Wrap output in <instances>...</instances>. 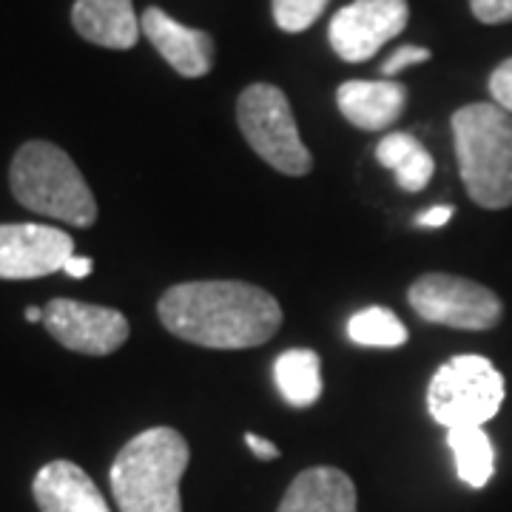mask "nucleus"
I'll use <instances>...</instances> for the list:
<instances>
[{
    "mask_svg": "<svg viewBox=\"0 0 512 512\" xmlns=\"http://www.w3.org/2000/svg\"><path fill=\"white\" fill-rule=\"evenodd\" d=\"M168 333L211 350H248L265 345L282 325L274 296L237 279L183 282L157 302Z\"/></svg>",
    "mask_w": 512,
    "mask_h": 512,
    "instance_id": "nucleus-1",
    "label": "nucleus"
},
{
    "mask_svg": "<svg viewBox=\"0 0 512 512\" xmlns=\"http://www.w3.org/2000/svg\"><path fill=\"white\" fill-rule=\"evenodd\" d=\"M191 461L188 441L174 427L134 436L111 464V493L120 512H183L180 481Z\"/></svg>",
    "mask_w": 512,
    "mask_h": 512,
    "instance_id": "nucleus-2",
    "label": "nucleus"
},
{
    "mask_svg": "<svg viewBox=\"0 0 512 512\" xmlns=\"http://www.w3.org/2000/svg\"><path fill=\"white\" fill-rule=\"evenodd\" d=\"M458 171L470 200L501 211L512 205V114L495 103H470L453 114Z\"/></svg>",
    "mask_w": 512,
    "mask_h": 512,
    "instance_id": "nucleus-3",
    "label": "nucleus"
},
{
    "mask_svg": "<svg viewBox=\"0 0 512 512\" xmlns=\"http://www.w3.org/2000/svg\"><path fill=\"white\" fill-rule=\"evenodd\" d=\"M9 185L15 200L52 220L69 222L74 228H92L97 222V200L83 180L74 160L46 140H32L18 148Z\"/></svg>",
    "mask_w": 512,
    "mask_h": 512,
    "instance_id": "nucleus-4",
    "label": "nucleus"
},
{
    "mask_svg": "<svg viewBox=\"0 0 512 512\" xmlns=\"http://www.w3.org/2000/svg\"><path fill=\"white\" fill-rule=\"evenodd\" d=\"M507 396L504 376L484 356H456L441 365L427 390V410L447 430L484 427Z\"/></svg>",
    "mask_w": 512,
    "mask_h": 512,
    "instance_id": "nucleus-5",
    "label": "nucleus"
},
{
    "mask_svg": "<svg viewBox=\"0 0 512 512\" xmlns=\"http://www.w3.org/2000/svg\"><path fill=\"white\" fill-rule=\"evenodd\" d=\"M237 123L248 146L265 163L288 177H305L313 168V157L299 137L291 103L282 89L254 83L237 100Z\"/></svg>",
    "mask_w": 512,
    "mask_h": 512,
    "instance_id": "nucleus-6",
    "label": "nucleus"
},
{
    "mask_svg": "<svg viewBox=\"0 0 512 512\" xmlns=\"http://www.w3.org/2000/svg\"><path fill=\"white\" fill-rule=\"evenodd\" d=\"M424 322L456 330H493L504 319V302L481 282L453 274L419 276L407 293Z\"/></svg>",
    "mask_w": 512,
    "mask_h": 512,
    "instance_id": "nucleus-7",
    "label": "nucleus"
},
{
    "mask_svg": "<svg viewBox=\"0 0 512 512\" xmlns=\"http://www.w3.org/2000/svg\"><path fill=\"white\" fill-rule=\"evenodd\" d=\"M410 20L407 0H353L330 20L328 40L333 52L348 63H365L402 35Z\"/></svg>",
    "mask_w": 512,
    "mask_h": 512,
    "instance_id": "nucleus-8",
    "label": "nucleus"
},
{
    "mask_svg": "<svg viewBox=\"0 0 512 512\" xmlns=\"http://www.w3.org/2000/svg\"><path fill=\"white\" fill-rule=\"evenodd\" d=\"M43 322L63 348L86 356H109L126 345L131 333L128 319L120 311L77 299H52Z\"/></svg>",
    "mask_w": 512,
    "mask_h": 512,
    "instance_id": "nucleus-9",
    "label": "nucleus"
},
{
    "mask_svg": "<svg viewBox=\"0 0 512 512\" xmlns=\"http://www.w3.org/2000/svg\"><path fill=\"white\" fill-rule=\"evenodd\" d=\"M74 256V239L37 222L0 225V279H37L63 271Z\"/></svg>",
    "mask_w": 512,
    "mask_h": 512,
    "instance_id": "nucleus-10",
    "label": "nucleus"
},
{
    "mask_svg": "<svg viewBox=\"0 0 512 512\" xmlns=\"http://www.w3.org/2000/svg\"><path fill=\"white\" fill-rule=\"evenodd\" d=\"M143 35L151 40V46L163 55V60L180 74V77H202L214 66V37L202 29H191L163 9L148 6L140 18Z\"/></svg>",
    "mask_w": 512,
    "mask_h": 512,
    "instance_id": "nucleus-11",
    "label": "nucleus"
},
{
    "mask_svg": "<svg viewBox=\"0 0 512 512\" xmlns=\"http://www.w3.org/2000/svg\"><path fill=\"white\" fill-rule=\"evenodd\" d=\"M32 495L40 512H111L89 473L72 461H52L37 470Z\"/></svg>",
    "mask_w": 512,
    "mask_h": 512,
    "instance_id": "nucleus-12",
    "label": "nucleus"
},
{
    "mask_svg": "<svg viewBox=\"0 0 512 512\" xmlns=\"http://www.w3.org/2000/svg\"><path fill=\"white\" fill-rule=\"evenodd\" d=\"M345 120L362 131H384L402 117L407 89L396 80H348L336 92Z\"/></svg>",
    "mask_w": 512,
    "mask_h": 512,
    "instance_id": "nucleus-13",
    "label": "nucleus"
},
{
    "mask_svg": "<svg viewBox=\"0 0 512 512\" xmlns=\"http://www.w3.org/2000/svg\"><path fill=\"white\" fill-rule=\"evenodd\" d=\"M72 26L77 35L94 46L126 52L140 37V20L131 0H77L72 9Z\"/></svg>",
    "mask_w": 512,
    "mask_h": 512,
    "instance_id": "nucleus-14",
    "label": "nucleus"
},
{
    "mask_svg": "<svg viewBox=\"0 0 512 512\" xmlns=\"http://www.w3.org/2000/svg\"><path fill=\"white\" fill-rule=\"evenodd\" d=\"M276 512H356V487L336 467H311L293 478Z\"/></svg>",
    "mask_w": 512,
    "mask_h": 512,
    "instance_id": "nucleus-15",
    "label": "nucleus"
},
{
    "mask_svg": "<svg viewBox=\"0 0 512 512\" xmlns=\"http://www.w3.org/2000/svg\"><path fill=\"white\" fill-rule=\"evenodd\" d=\"M376 160L396 174V183L402 191H424L427 183L433 180L436 174V163L430 157V151L421 146L413 134H402V131H393L387 134L382 143L376 146Z\"/></svg>",
    "mask_w": 512,
    "mask_h": 512,
    "instance_id": "nucleus-16",
    "label": "nucleus"
},
{
    "mask_svg": "<svg viewBox=\"0 0 512 512\" xmlns=\"http://www.w3.org/2000/svg\"><path fill=\"white\" fill-rule=\"evenodd\" d=\"M274 379L285 402L311 407L322 396V359L308 348L285 350L274 362Z\"/></svg>",
    "mask_w": 512,
    "mask_h": 512,
    "instance_id": "nucleus-17",
    "label": "nucleus"
},
{
    "mask_svg": "<svg viewBox=\"0 0 512 512\" xmlns=\"http://www.w3.org/2000/svg\"><path fill=\"white\" fill-rule=\"evenodd\" d=\"M447 444L456 456L458 478L470 484L473 490L487 487V481L495 473V450L484 427H461L447 430Z\"/></svg>",
    "mask_w": 512,
    "mask_h": 512,
    "instance_id": "nucleus-18",
    "label": "nucleus"
},
{
    "mask_svg": "<svg viewBox=\"0 0 512 512\" xmlns=\"http://www.w3.org/2000/svg\"><path fill=\"white\" fill-rule=\"evenodd\" d=\"M348 336L362 348H402L407 342L404 322L387 308H367L348 322Z\"/></svg>",
    "mask_w": 512,
    "mask_h": 512,
    "instance_id": "nucleus-19",
    "label": "nucleus"
},
{
    "mask_svg": "<svg viewBox=\"0 0 512 512\" xmlns=\"http://www.w3.org/2000/svg\"><path fill=\"white\" fill-rule=\"evenodd\" d=\"M330 0H274V20L282 32H305L311 29L322 12L328 9Z\"/></svg>",
    "mask_w": 512,
    "mask_h": 512,
    "instance_id": "nucleus-20",
    "label": "nucleus"
},
{
    "mask_svg": "<svg viewBox=\"0 0 512 512\" xmlns=\"http://www.w3.org/2000/svg\"><path fill=\"white\" fill-rule=\"evenodd\" d=\"M430 49H424V46H402V49H396L390 60L382 66L384 80H393L396 74L404 72V69H410V66H419V63H427L430 60Z\"/></svg>",
    "mask_w": 512,
    "mask_h": 512,
    "instance_id": "nucleus-21",
    "label": "nucleus"
},
{
    "mask_svg": "<svg viewBox=\"0 0 512 512\" xmlns=\"http://www.w3.org/2000/svg\"><path fill=\"white\" fill-rule=\"evenodd\" d=\"M490 97H493L495 106H501V109L512 114V57L510 60H504L493 74H490Z\"/></svg>",
    "mask_w": 512,
    "mask_h": 512,
    "instance_id": "nucleus-22",
    "label": "nucleus"
},
{
    "mask_svg": "<svg viewBox=\"0 0 512 512\" xmlns=\"http://www.w3.org/2000/svg\"><path fill=\"white\" fill-rule=\"evenodd\" d=\"M470 9L487 26L512 23V0H470Z\"/></svg>",
    "mask_w": 512,
    "mask_h": 512,
    "instance_id": "nucleus-23",
    "label": "nucleus"
},
{
    "mask_svg": "<svg viewBox=\"0 0 512 512\" xmlns=\"http://www.w3.org/2000/svg\"><path fill=\"white\" fill-rule=\"evenodd\" d=\"M450 220H453V205H436V208H427L424 214H419L416 225L419 228H441Z\"/></svg>",
    "mask_w": 512,
    "mask_h": 512,
    "instance_id": "nucleus-24",
    "label": "nucleus"
},
{
    "mask_svg": "<svg viewBox=\"0 0 512 512\" xmlns=\"http://www.w3.org/2000/svg\"><path fill=\"white\" fill-rule=\"evenodd\" d=\"M245 444L251 447L256 453V458H262V461H271V458H279V447L271 444L268 439H262V436H254V433H245Z\"/></svg>",
    "mask_w": 512,
    "mask_h": 512,
    "instance_id": "nucleus-25",
    "label": "nucleus"
},
{
    "mask_svg": "<svg viewBox=\"0 0 512 512\" xmlns=\"http://www.w3.org/2000/svg\"><path fill=\"white\" fill-rule=\"evenodd\" d=\"M66 274L72 276V279H86V276L94 271V262L89 256H72L69 262H66V268H63Z\"/></svg>",
    "mask_w": 512,
    "mask_h": 512,
    "instance_id": "nucleus-26",
    "label": "nucleus"
},
{
    "mask_svg": "<svg viewBox=\"0 0 512 512\" xmlns=\"http://www.w3.org/2000/svg\"><path fill=\"white\" fill-rule=\"evenodd\" d=\"M26 319H29V322H40V319H46V311H40V308H29V311H26Z\"/></svg>",
    "mask_w": 512,
    "mask_h": 512,
    "instance_id": "nucleus-27",
    "label": "nucleus"
}]
</instances>
